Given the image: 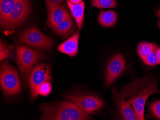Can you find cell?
Wrapping results in <instances>:
<instances>
[{
	"mask_svg": "<svg viewBox=\"0 0 160 120\" xmlns=\"http://www.w3.org/2000/svg\"><path fill=\"white\" fill-rule=\"evenodd\" d=\"M132 105L138 120H143L145 104L147 98L154 94H160L155 80L145 77L132 81L120 92Z\"/></svg>",
	"mask_w": 160,
	"mask_h": 120,
	"instance_id": "obj_1",
	"label": "cell"
},
{
	"mask_svg": "<svg viewBox=\"0 0 160 120\" xmlns=\"http://www.w3.org/2000/svg\"><path fill=\"white\" fill-rule=\"evenodd\" d=\"M42 116L40 120H88L92 117L71 101L57 104L43 103L40 106Z\"/></svg>",
	"mask_w": 160,
	"mask_h": 120,
	"instance_id": "obj_2",
	"label": "cell"
},
{
	"mask_svg": "<svg viewBox=\"0 0 160 120\" xmlns=\"http://www.w3.org/2000/svg\"><path fill=\"white\" fill-rule=\"evenodd\" d=\"M44 58V54L40 52L24 46L17 47V64L22 78L26 83L28 82L33 66Z\"/></svg>",
	"mask_w": 160,
	"mask_h": 120,
	"instance_id": "obj_3",
	"label": "cell"
},
{
	"mask_svg": "<svg viewBox=\"0 0 160 120\" xmlns=\"http://www.w3.org/2000/svg\"><path fill=\"white\" fill-rule=\"evenodd\" d=\"M0 83L2 90L5 94L16 95L22 91L18 71L7 61L3 62L1 66Z\"/></svg>",
	"mask_w": 160,
	"mask_h": 120,
	"instance_id": "obj_4",
	"label": "cell"
},
{
	"mask_svg": "<svg viewBox=\"0 0 160 120\" xmlns=\"http://www.w3.org/2000/svg\"><path fill=\"white\" fill-rule=\"evenodd\" d=\"M19 40L27 45L41 50H49L53 46L52 39L35 26L30 27L22 33Z\"/></svg>",
	"mask_w": 160,
	"mask_h": 120,
	"instance_id": "obj_5",
	"label": "cell"
},
{
	"mask_svg": "<svg viewBox=\"0 0 160 120\" xmlns=\"http://www.w3.org/2000/svg\"><path fill=\"white\" fill-rule=\"evenodd\" d=\"M65 99L73 102L88 114H96L105 105L101 98L92 94H74L66 96Z\"/></svg>",
	"mask_w": 160,
	"mask_h": 120,
	"instance_id": "obj_6",
	"label": "cell"
},
{
	"mask_svg": "<svg viewBox=\"0 0 160 120\" xmlns=\"http://www.w3.org/2000/svg\"><path fill=\"white\" fill-rule=\"evenodd\" d=\"M46 82H52V68L49 64L40 63L33 68L29 77L28 83L31 98L38 97V88Z\"/></svg>",
	"mask_w": 160,
	"mask_h": 120,
	"instance_id": "obj_7",
	"label": "cell"
},
{
	"mask_svg": "<svg viewBox=\"0 0 160 120\" xmlns=\"http://www.w3.org/2000/svg\"><path fill=\"white\" fill-rule=\"evenodd\" d=\"M30 10L29 0H18L2 28L13 29L18 26L26 20L30 13Z\"/></svg>",
	"mask_w": 160,
	"mask_h": 120,
	"instance_id": "obj_8",
	"label": "cell"
},
{
	"mask_svg": "<svg viewBox=\"0 0 160 120\" xmlns=\"http://www.w3.org/2000/svg\"><path fill=\"white\" fill-rule=\"evenodd\" d=\"M47 10V25L53 29L71 14L65 5H60L50 0H45Z\"/></svg>",
	"mask_w": 160,
	"mask_h": 120,
	"instance_id": "obj_9",
	"label": "cell"
},
{
	"mask_svg": "<svg viewBox=\"0 0 160 120\" xmlns=\"http://www.w3.org/2000/svg\"><path fill=\"white\" fill-rule=\"evenodd\" d=\"M126 61L124 58L120 54H117L109 61L105 75L106 87L110 86L124 71Z\"/></svg>",
	"mask_w": 160,
	"mask_h": 120,
	"instance_id": "obj_10",
	"label": "cell"
},
{
	"mask_svg": "<svg viewBox=\"0 0 160 120\" xmlns=\"http://www.w3.org/2000/svg\"><path fill=\"white\" fill-rule=\"evenodd\" d=\"M112 93L118 109L123 120H138L131 104L128 101L124 100V96L121 93L118 94V93L116 87L112 89Z\"/></svg>",
	"mask_w": 160,
	"mask_h": 120,
	"instance_id": "obj_11",
	"label": "cell"
},
{
	"mask_svg": "<svg viewBox=\"0 0 160 120\" xmlns=\"http://www.w3.org/2000/svg\"><path fill=\"white\" fill-rule=\"evenodd\" d=\"M79 36L80 32L78 31L66 41L60 45L58 50L69 56H75L78 53Z\"/></svg>",
	"mask_w": 160,
	"mask_h": 120,
	"instance_id": "obj_12",
	"label": "cell"
},
{
	"mask_svg": "<svg viewBox=\"0 0 160 120\" xmlns=\"http://www.w3.org/2000/svg\"><path fill=\"white\" fill-rule=\"evenodd\" d=\"M74 29V22L71 16L58 24L52 29L54 33L61 37L66 38L73 32Z\"/></svg>",
	"mask_w": 160,
	"mask_h": 120,
	"instance_id": "obj_13",
	"label": "cell"
},
{
	"mask_svg": "<svg viewBox=\"0 0 160 120\" xmlns=\"http://www.w3.org/2000/svg\"><path fill=\"white\" fill-rule=\"evenodd\" d=\"M68 7H69L72 15L76 21L78 27L80 30L82 28L84 19V9L85 3L82 1L81 3L78 4H72L69 0H66Z\"/></svg>",
	"mask_w": 160,
	"mask_h": 120,
	"instance_id": "obj_14",
	"label": "cell"
},
{
	"mask_svg": "<svg viewBox=\"0 0 160 120\" xmlns=\"http://www.w3.org/2000/svg\"><path fill=\"white\" fill-rule=\"evenodd\" d=\"M117 13L112 10L101 11L98 17V21L100 25L105 27L113 26L117 22Z\"/></svg>",
	"mask_w": 160,
	"mask_h": 120,
	"instance_id": "obj_15",
	"label": "cell"
},
{
	"mask_svg": "<svg viewBox=\"0 0 160 120\" xmlns=\"http://www.w3.org/2000/svg\"><path fill=\"white\" fill-rule=\"evenodd\" d=\"M17 1L18 0H0V23L2 28L13 10Z\"/></svg>",
	"mask_w": 160,
	"mask_h": 120,
	"instance_id": "obj_16",
	"label": "cell"
},
{
	"mask_svg": "<svg viewBox=\"0 0 160 120\" xmlns=\"http://www.w3.org/2000/svg\"><path fill=\"white\" fill-rule=\"evenodd\" d=\"M158 46L155 43H151L147 42H142L138 45L137 47L138 54L141 59L143 60L151 53L157 50Z\"/></svg>",
	"mask_w": 160,
	"mask_h": 120,
	"instance_id": "obj_17",
	"label": "cell"
},
{
	"mask_svg": "<svg viewBox=\"0 0 160 120\" xmlns=\"http://www.w3.org/2000/svg\"><path fill=\"white\" fill-rule=\"evenodd\" d=\"M91 3L98 8H115L118 6L116 0H91Z\"/></svg>",
	"mask_w": 160,
	"mask_h": 120,
	"instance_id": "obj_18",
	"label": "cell"
},
{
	"mask_svg": "<svg viewBox=\"0 0 160 120\" xmlns=\"http://www.w3.org/2000/svg\"><path fill=\"white\" fill-rule=\"evenodd\" d=\"M11 47L8 46L6 44L1 40L0 42V60L1 61L7 59H12V53Z\"/></svg>",
	"mask_w": 160,
	"mask_h": 120,
	"instance_id": "obj_19",
	"label": "cell"
},
{
	"mask_svg": "<svg viewBox=\"0 0 160 120\" xmlns=\"http://www.w3.org/2000/svg\"><path fill=\"white\" fill-rule=\"evenodd\" d=\"M52 90V85L50 82H46L38 87L37 89L38 94L43 96L48 95Z\"/></svg>",
	"mask_w": 160,
	"mask_h": 120,
	"instance_id": "obj_20",
	"label": "cell"
},
{
	"mask_svg": "<svg viewBox=\"0 0 160 120\" xmlns=\"http://www.w3.org/2000/svg\"><path fill=\"white\" fill-rule=\"evenodd\" d=\"M150 110L154 117L160 120V100L152 103L150 106Z\"/></svg>",
	"mask_w": 160,
	"mask_h": 120,
	"instance_id": "obj_21",
	"label": "cell"
},
{
	"mask_svg": "<svg viewBox=\"0 0 160 120\" xmlns=\"http://www.w3.org/2000/svg\"><path fill=\"white\" fill-rule=\"evenodd\" d=\"M157 50L154 51L151 53L150 55H148L143 61L146 65L149 66H153L158 64V58H157Z\"/></svg>",
	"mask_w": 160,
	"mask_h": 120,
	"instance_id": "obj_22",
	"label": "cell"
},
{
	"mask_svg": "<svg viewBox=\"0 0 160 120\" xmlns=\"http://www.w3.org/2000/svg\"><path fill=\"white\" fill-rule=\"evenodd\" d=\"M50 1L56 2L60 5H65V0H50Z\"/></svg>",
	"mask_w": 160,
	"mask_h": 120,
	"instance_id": "obj_23",
	"label": "cell"
},
{
	"mask_svg": "<svg viewBox=\"0 0 160 120\" xmlns=\"http://www.w3.org/2000/svg\"><path fill=\"white\" fill-rule=\"evenodd\" d=\"M69 1L73 4H78L81 3L82 2V0H69Z\"/></svg>",
	"mask_w": 160,
	"mask_h": 120,
	"instance_id": "obj_24",
	"label": "cell"
},
{
	"mask_svg": "<svg viewBox=\"0 0 160 120\" xmlns=\"http://www.w3.org/2000/svg\"><path fill=\"white\" fill-rule=\"evenodd\" d=\"M157 58H158V64H160V47L157 49Z\"/></svg>",
	"mask_w": 160,
	"mask_h": 120,
	"instance_id": "obj_25",
	"label": "cell"
},
{
	"mask_svg": "<svg viewBox=\"0 0 160 120\" xmlns=\"http://www.w3.org/2000/svg\"><path fill=\"white\" fill-rule=\"evenodd\" d=\"M158 26H159V28H160V20H158Z\"/></svg>",
	"mask_w": 160,
	"mask_h": 120,
	"instance_id": "obj_26",
	"label": "cell"
},
{
	"mask_svg": "<svg viewBox=\"0 0 160 120\" xmlns=\"http://www.w3.org/2000/svg\"><path fill=\"white\" fill-rule=\"evenodd\" d=\"M157 15H158V17L160 18V9L159 10V11H158V13H157Z\"/></svg>",
	"mask_w": 160,
	"mask_h": 120,
	"instance_id": "obj_27",
	"label": "cell"
}]
</instances>
